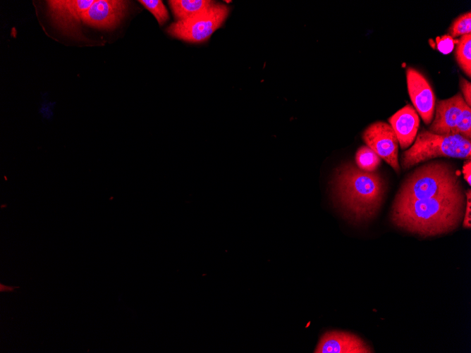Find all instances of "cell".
I'll return each instance as SVG.
<instances>
[{"mask_svg":"<svg viewBox=\"0 0 471 353\" xmlns=\"http://www.w3.org/2000/svg\"><path fill=\"white\" fill-rule=\"evenodd\" d=\"M465 103L460 93L439 100L436 104L435 118L429 126V131L438 135H458L457 125Z\"/></svg>","mask_w":471,"mask_h":353,"instance_id":"30bf717a","label":"cell"},{"mask_svg":"<svg viewBox=\"0 0 471 353\" xmlns=\"http://www.w3.org/2000/svg\"><path fill=\"white\" fill-rule=\"evenodd\" d=\"M168 2L177 20L192 17L214 3L210 0H170Z\"/></svg>","mask_w":471,"mask_h":353,"instance_id":"4fadbf2b","label":"cell"},{"mask_svg":"<svg viewBox=\"0 0 471 353\" xmlns=\"http://www.w3.org/2000/svg\"><path fill=\"white\" fill-rule=\"evenodd\" d=\"M389 122L395 132L400 148H408L415 139L420 125L415 109L410 104H407L390 117Z\"/></svg>","mask_w":471,"mask_h":353,"instance_id":"7c38bea8","label":"cell"},{"mask_svg":"<svg viewBox=\"0 0 471 353\" xmlns=\"http://www.w3.org/2000/svg\"><path fill=\"white\" fill-rule=\"evenodd\" d=\"M465 199L461 187L429 199L393 202L391 219L398 228L422 237L446 233L458 226Z\"/></svg>","mask_w":471,"mask_h":353,"instance_id":"6da1fadb","label":"cell"},{"mask_svg":"<svg viewBox=\"0 0 471 353\" xmlns=\"http://www.w3.org/2000/svg\"><path fill=\"white\" fill-rule=\"evenodd\" d=\"M460 87L463 92L465 103L470 107L471 105V84L464 78H460Z\"/></svg>","mask_w":471,"mask_h":353,"instance_id":"ffe728a7","label":"cell"},{"mask_svg":"<svg viewBox=\"0 0 471 353\" xmlns=\"http://www.w3.org/2000/svg\"><path fill=\"white\" fill-rule=\"evenodd\" d=\"M362 138L381 159L389 163L396 173L400 172L398 163V141L390 125L377 121L363 132Z\"/></svg>","mask_w":471,"mask_h":353,"instance_id":"8992f818","label":"cell"},{"mask_svg":"<svg viewBox=\"0 0 471 353\" xmlns=\"http://www.w3.org/2000/svg\"><path fill=\"white\" fill-rule=\"evenodd\" d=\"M229 11L228 6L214 2L192 17L173 23L166 31L171 36L185 42H203L221 26Z\"/></svg>","mask_w":471,"mask_h":353,"instance_id":"5b68a950","label":"cell"},{"mask_svg":"<svg viewBox=\"0 0 471 353\" xmlns=\"http://www.w3.org/2000/svg\"><path fill=\"white\" fill-rule=\"evenodd\" d=\"M440 156L470 160L471 140L460 135H438L422 129L413 145L402 154L401 166L408 169Z\"/></svg>","mask_w":471,"mask_h":353,"instance_id":"277c9868","label":"cell"},{"mask_svg":"<svg viewBox=\"0 0 471 353\" xmlns=\"http://www.w3.org/2000/svg\"><path fill=\"white\" fill-rule=\"evenodd\" d=\"M15 287L4 286L1 284V291H12Z\"/></svg>","mask_w":471,"mask_h":353,"instance_id":"603a6c76","label":"cell"},{"mask_svg":"<svg viewBox=\"0 0 471 353\" xmlns=\"http://www.w3.org/2000/svg\"><path fill=\"white\" fill-rule=\"evenodd\" d=\"M455 42L449 35H444L437 39V48L443 54L450 53L454 47Z\"/></svg>","mask_w":471,"mask_h":353,"instance_id":"d6986e66","label":"cell"},{"mask_svg":"<svg viewBox=\"0 0 471 353\" xmlns=\"http://www.w3.org/2000/svg\"><path fill=\"white\" fill-rule=\"evenodd\" d=\"M456 61L460 68L468 76L471 75V34L461 36L455 51Z\"/></svg>","mask_w":471,"mask_h":353,"instance_id":"5bb4252c","label":"cell"},{"mask_svg":"<svg viewBox=\"0 0 471 353\" xmlns=\"http://www.w3.org/2000/svg\"><path fill=\"white\" fill-rule=\"evenodd\" d=\"M457 133L465 138L471 139V109L465 103L457 125Z\"/></svg>","mask_w":471,"mask_h":353,"instance_id":"ac0fdd59","label":"cell"},{"mask_svg":"<svg viewBox=\"0 0 471 353\" xmlns=\"http://www.w3.org/2000/svg\"><path fill=\"white\" fill-rule=\"evenodd\" d=\"M355 162L360 169L374 172L381 163V158L368 146H362L356 151Z\"/></svg>","mask_w":471,"mask_h":353,"instance_id":"9a60e30c","label":"cell"},{"mask_svg":"<svg viewBox=\"0 0 471 353\" xmlns=\"http://www.w3.org/2000/svg\"><path fill=\"white\" fill-rule=\"evenodd\" d=\"M466 195V205L465 213L463 215L464 219L463 223V226L465 228H470L471 227V215H470V206H471V194L470 190L469 189L465 193Z\"/></svg>","mask_w":471,"mask_h":353,"instance_id":"44dd1931","label":"cell"},{"mask_svg":"<svg viewBox=\"0 0 471 353\" xmlns=\"http://www.w3.org/2000/svg\"><path fill=\"white\" fill-rule=\"evenodd\" d=\"M461 188L456 172L444 162H432L419 167L403 182L394 202L425 199Z\"/></svg>","mask_w":471,"mask_h":353,"instance_id":"3957f363","label":"cell"},{"mask_svg":"<svg viewBox=\"0 0 471 353\" xmlns=\"http://www.w3.org/2000/svg\"><path fill=\"white\" fill-rule=\"evenodd\" d=\"M139 2L152 13L160 25H163L169 20V12L161 1L140 0Z\"/></svg>","mask_w":471,"mask_h":353,"instance_id":"e0dca14e","label":"cell"},{"mask_svg":"<svg viewBox=\"0 0 471 353\" xmlns=\"http://www.w3.org/2000/svg\"><path fill=\"white\" fill-rule=\"evenodd\" d=\"M332 185L336 201L354 222L374 216L386 191V183L378 173L362 171L351 163L336 169Z\"/></svg>","mask_w":471,"mask_h":353,"instance_id":"7a4b0ae2","label":"cell"},{"mask_svg":"<svg viewBox=\"0 0 471 353\" xmlns=\"http://www.w3.org/2000/svg\"><path fill=\"white\" fill-rule=\"evenodd\" d=\"M463 173L465 181L468 183L469 185H471V162L470 160H467L465 162L463 167Z\"/></svg>","mask_w":471,"mask_h":353,"instance_id":"7402d4cb","label":"cell"},{"mask_svg":"<svg viewBox=\"0 0 471 353\" xmlns=\"http://www.w3.org/2000/svg\"><path fill=\"white\" fill-rule=\"evenodd\" d=\"M314 353H372V348L360 337L348 332L331 330L319 339Z\"/></svg>","mask_w":471,"mask_h":353,"instance_id":"8fae6325","label":"cell"},{"mask_svg":"<svg viewBox=\"0 0 471 353\" xmlns=\"http://www.w3.org/2000/svg\"><path fill=\"white\" fill-rule=\"evenodd\" d=\"M129 1L122 0H94L83 13L82 21L92 27L112 29L123 18Z\"/></svg>","mask_w":471,"mask_h":353,"instance_id":"ba28073f","label":"cell"},{"mask_svg":"<svg viewBox=\"0 0 471 353\" xmlns=\"http://www.w3.org/2000/svg\"><path fill=\"white\" fill-rule=\"evenodd\" d=\"M93 0H50L47 1V12L54 24L68 31L82 20L83 13Z\"/></svg>","mask_w":471,"mask_h":353,"instance_id":"9c48e42d","label":"cell"},{"mask_svg":"<svg viewBox=\"0 0 471 353\" xmlns=\"http://www.w3.org/2000/svg\"><path fill=\"white\" fill-rule=\"evenodd\" d=\"M448 32L452 38L471 34L470 11L464 13L456 18L450 26Z\"/></svg>","mask_w":471,"mask_h":353,"instance_id":"2e32d148","label":"cell"},{"mask_svg":"<svg viewBox=\"0 0 471 353\" xmlns=\"http://www.w3.org/2000/svg\"><path fill=\"white\" fill-rule=\"evenodd\" d=\"M408 91L411 101L425 124H429L435 109V95L425 77L417 70H406Z\"/></svg>","mask_w":471,"mask_h":353,"instance_id":"52a82bcc","label":"cell"}]
</instances>
